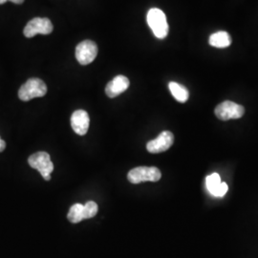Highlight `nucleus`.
<instances>
[{"label":"nucleus","instance_id":"f257e3e1","mask_svg":"<svg viewBox=\"0 0 258 258\" xmlns=\"http://www.w3.org/2000/svg\"><path fill=\"white\" fill-rule=\"evenodd\" d=\"M148 26L152 30L157 38L164 39L168 35V23L166 15L162 10L152 8L148 13Z\"/></svg>","mask_w":258,"mask_h":258},{"label":"nucleus","instance_id":"dca6fc26","mask_svg":"<svg viewBox=\"0 0 258 258\" xmlns=\"http://www.w3.org/2000/svg\"><path fill=\"white\" fill-rule=\"evenodd\" d=\"M228 189H229L228 184H226V183H224V182H222L220 186H219V188H218V190L216 191V194H215L214 196H215V197H223L225 194L228 192Z\"/></svg>","mask_w":258,"mask_h":258},{"label":"nucleus","instance_id":"f8f14e48","mask_svg":"<svg viewBox=\"0 0 258 258\" xmlns=\"http://www.w3.org/2000/svg\"><path fill=\"white\" fill-rule=\"evenodd\" d=\"M168 88L170 90V92L172 94V96L175 98L176 101L179 102H186L188 100L189 97V93L188 90L184 87V85L179 84V83L171 82L168 84Z\"/></svg>","mask_w":258,"mask_h":258},{"label":"nucleus","instance_id":"4468645a","mask_svg":"<svg viewBox=\"0 0 258 258\" xmlns=\"http://www.w3.org/2000/svg\"><path fill=\"white\" fill-rule=\"evenodd\" d=\"M221 178L217 173H212V175L208 176L206 179V185L208 190L214 196L221 184Z\"/></svg>","mask_w":258,"mask_h":258},{"label":"nucleus","instance_id":"1a4fd4ad","mask_svg":"<svg viewBox=\"0 0 258 258\" xmlns=\"http://www.w3.org/2000/svg\"><path fill=\"white\" fill-rule=\"evenodd\" d=\"M89 123L90 119L86 111H75L71 116V126L78 135H85L89 128Z\"/></svg>","mask_w":258,"mask_h":258},{"label":"nucleus","instance_id":"9d476101","mask_svg":"<svg viewBox=\"0 0 258 258\" xmlns=\"http://www.w3.org/2000/svg\"><path fill=\"white\" fill-rule=\"evenodd\" d=\"M129 80L124 77L119 75L115 77L111 82L107 83L105 87V93L109 98H116L121 93L124 92L127 90L129 87Z\"/></svg>","mask_w":258,"mask_h":258},{"label":"nucleus","instance_id":"9b49d317","mask_svg":"<svg viewBox=\"0 0 258 258\" xmlns=\"http://www.w3.org/2000/svg\"><path fill=\"white\" fill-rule=\"evenodd\" d=\"M209 42L212 46L216 48H227L231 44V37L228 32L220 31L212 34Z\"/></svg>","mask_w":258,"mask_h":258},{"label":"nucleus","instance_id":"ddd939ff","mask_svg":"<svg viewBox=\"0 0 258 258\" xmlns=\"http://www.w3.org/2000/svg\"><path fill=\"white\" fill-rule=\"evenodd\" d=\"M68 220L73 223V224H77L80 222L84 220L83 217V205L82 204H75L71 208L70 211L68 212L67 215Z\"/></svg>","mask_w":258,"mask_h":258},{"label":"nucleus","instance_id":"2eb2a0df","mask_svg":"<svg viewBox=\"0 0 258 258\" xmlns=\"http://www.w3.org/2000/svg\"><path fill=\"white\" fill-rule=\"evenodd\" d=\"M99 207L98 204L94 201H88L85 205H83V217L84 219H90L98 213Z\"/></svg>","mask_w":258,"mask_h":258},{"label":"nucleus","instance_id":"6e6552de","mask_svg":"<svg viewBox=\"0 0 258 258\" xmlns=\"http://www.w3.org/2000/svg\"><path fill=\"white\" fill-rule=\"evenodd\" d=\"M174 143V136L170 131H163L156 139L149 141L147 149L149 153L158 154L165 152L172 147Z\"/></svg>","mask_w":258,"mask_h":258},{"label":"nucleus","instance_id":"0eeeda50","mask_svg":"<svg viewBox=\"0 0 258 258\" xmlns=\"http://www.w3.org/2000/svg\"><path fill=\"white\" fill-rule=\"evenodd\" d=\"M98 55V46L92 40H84L76 48V57L82 65L90 64Z\"/></svg>","mask_w":258,"mask_h":258},{"label":"nucleus","instance_id":"20e7f679","mask_svg":"<svg viewBox=\"0 0 258 258\" xmlns=\"http://www.w3.org/2000/svg\"><path fill=\"white\" fill-rule=\"evenodd\" d=\"M28 163L34 169H37L43 177L44 180H51V173L54 170V164L51 161V157L44 151H39L29 157Z\"/></svg>","mask_w":258,"mask_h":258},{"label":"nucleus","instance_id":"f3484780","mask_svg":"<svg viewBox=\"0 0 258 258\" xmlns=\"http://www.w3.org/2000/svg\"><path fill=\"white\" fill-rule=\"evenodd\" d=\"M7 1H11V2H13L15 4H22L24 2V0H0V4H4Z\"/></svg>","mask_w":258,"mask_h":258},{"label":"nucleus","instance_id":"f03ea898","mask_svg":"<svg viewBox=\"0 0 258 258\" xmlns=\"http://www.w3.org/2000/svg\"><path fill=\"white\" fill-rule=\"evenodd\" d=\"M47 86L45 83L37 78L28 80L19 90V98L23 102H29L35 98H40L45 96Z\"/></svg>","mask_w":258,"mask_h":258},{"label":"nucleus","instance_id":"39448f33","mask_svg":"<svg viewBox=\"0 0 258 258\" xmlns=\"http://www.w3.org/2000/svg\"><path fill=\"white\" fill-rule=\"evenodd\" d=\"M214 113L216 117L221 120L240 119L245 113V108L235 102L226 101L216 106Z\"/></svg>","mask_w":258,"mask_h":258},{"label":"nucleus","instance_id":"423d86ee","mask_svg":"<svg viewBox=\"0 0 258 258\" xmlns=\"http://www.w3.org/2000/svg\"><path fill=\"white\" fill-rule=\"evenodd\" d=\"M53 29L54 27L50 19L46 18H35L28 22L23 33L25 37L31 38L38 34L49 35L53 32Z\"/></svg>","mask_w":258,"mask_h":258},{"label":"nucleus","instance_id":"7ed1b4c3","mask_svg":"<svg viewBox=\"0 0 258 258\" xmlns=\"http://www.w3.org/2000/svg\"><path fill=\"white\" fill-rule=\"evenodd\" d=\"M162 177L159 168L155 166H139L131 169L127 179L131 184H140L143 182H158Z\"/></svg>","mask_w":258,"mask_h":258},{"label":"nucleus","instance_id":"a211bd4d","mask_svg":"<svg viewBox=\"0 0 258 258\" xmlns=\"http://www.w3.org/2000/svg\"><path fill=\"white\" fill-rule=\"evenodd\" d=\"M6 148V143L0 138V152H2L4 149Z\"/></svg>","mask_w":258,"mask_h":258}]
</instances>
